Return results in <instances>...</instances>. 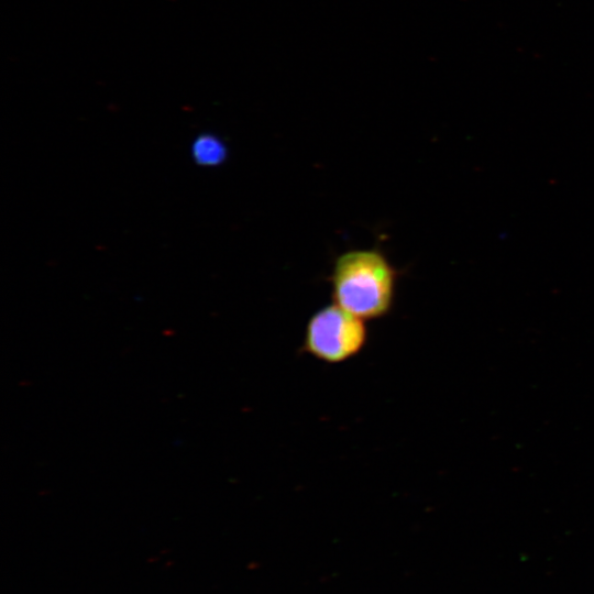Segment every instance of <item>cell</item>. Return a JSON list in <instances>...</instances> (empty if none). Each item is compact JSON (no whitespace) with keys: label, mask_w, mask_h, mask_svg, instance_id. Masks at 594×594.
<instances>
[{"label":"cell","mask_w":594,"mask_h":594,"mask_svg":"<svg viewBox=\"0 0 594 594\" xmlns=\"http://www.w3.org/2000/svg\"><path fill=\"white\" fill-rule=\"evenodd\" d=\"M398 271L378 249L340 254L329 277L332 302L367 321L385 317L395 301Z\"/></svg>","instance_id":"cell-1"},{"label":"cell","mask_w":594,"mask_h":594,"mask_svg":"<svg viewBox=\"0 0 594 594\" xmlns=\"http://www.w3.org/2000/svg\"><path fill=\"white\" fill-rule=\"evenodd\" d=\"M367 337L365 320L331 302L310 316L302 349L318 361L337 364L358 355Z\"/></svg>","instance_id":"cell-2"},{"label":"cell","mask_w":594,"mask_h":594,"mask_svg":"<svg viewBox=\"0 0 594 594\" xmlns=\"http://www.w3.org/2000/svg\"><path fill=\"white\" fill-rule=\"evenodd\" d=\"M191 156L200 166L215 167L226 162L228 147L218 135L205 132L194 140Z\"/></svg>","instance_id":"cell-3"}]
</instances>
